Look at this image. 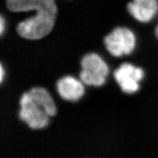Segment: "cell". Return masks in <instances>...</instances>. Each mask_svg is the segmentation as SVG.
Segmentation results:
<instances>
[{
	"mask_svg": "<svg viewBox=\"0 0 158 158\" xmlns=\"http://www.w3.org/2000/svg\"><path fill=\"white\" fill-rule=\"evenodd\" d=\"M127 10L137 21L149 22L158 12V0H133L128 3Z\"/></svg>",
	"mask_w": 158,
	"mask_h": 158,
	"instance_id": "cell-7",
	"label": "cell"
},
{
	"mask_svg": "<svg viewBox=\"0 0 158 158\" xmlns=\"http://www.w3.org/2000/svg\"><path fill=\"white\" fill-rule=\"evenodd\" d=\"M114 78L123 93L133 94L141 89V82L145 77L143 69L131 63L120 64L114 72Z\"/></svg>",
	"mask_w": 158,
	"mask_h": 158,
	"instance_id": "cell-5",
	"label": "cell"
},
{
	"mask_svg": "<svg viewBox=\"0 0 158 158\" xmlns=\"http://www.w3.org/2000/svg\"><path fill=\"white\" fill-rule=\"evenodd\" d=\"M106 49L112 56L121 57L131 54L135 48L134 33L126 27H116L104 38Z\"/></svg>",
	"mask_w": 158,
	"mask_h": 158,
	"instance_id": "cell-4",
	"label": "cell"
},
{
	"mask_svg": "<svg viewBox=\"0 0 158 158\" xmlns=\"http://www.w3.org/2000/svg\"><path fill=\"white\" fill-rule=\"evenodd\" d=\"M19 117L29 128L34 130L46 128L50 118L56 115L57 106L46 89L31 87L21 94L19 99Z\"/></svg>",
	"mask_w": 158,
	"mask_h": 158,
	"instance_id": "cell-2",
	"label": "cell"
},
{
	"mask_svg": "<svg viewBox=\"0 0 158 158\" xmlns=\"http://www.w3.org/2000/svg\"><path fill=\"white\" fill-rule=\"evenodd\" d=\"M6 76V72L5 68H4L3 64H0V82L1 84H2L4 82V79L5 78Z\"/></svg>",
	"mask_w": 158,
	"mask_h": 158,
	"instance_id": "cell-8",
	"label": "cell"
},
{
	"mask_svg": "<svg viewBox=\"0 0 158 158\" xmlns=\"http://www.w3.org/2000/svg\"><path fill=\"white\" fill-rule=\"evenodd\" d=\"M5 30V20L3 16L0 17V34L2 35Z\"/></svg>",
	"mask_w": 158,
	"mask_h": 158,
	"instance_id": "cell-9",
	"label": "cell"
},
{
	"mask_svg": "<svg viewBox=\"0 0 158 158\" xmlns=\"http://www.w3.org/2000/svg\"><path fill=\"white\" fill-rule=\"evenodd\" d=\"M78 78L88 86L100 87L106 84L110 68L106 61L96 53H89L81 60Z\"/></svg>",
	"mask_w": 158,
	"mask_h": 158,
	"instance_id": "cell-3",
	"label": "cell"
},
{
	"mask_svg": "<svg viewBox=\"0 0 158 158\" xmlns=\"http://www.w3.org/2000/svg\"><path fill=\"white\" fill-rule=\"evenodd\" d=\"M156 35H157V37L158 38V25H157V28H156Z\"/></svg>",
	"mask_w": 158,
	"mask_h": 158,
	"instance_id": "cell-10",
	"label": "cell"
},
{
	"mask_svg": "<svg viewBox=\"0 0 158 158\" xmlns=\"http://www.w3.org/2000/svg\"><path fill=\"white\" fill-rule=\"evenodd\" d=\"M6 3L12 12H36L34 16L18 25L17 31L23 38L31 40L42 39L53 29L57 14L54 0H6Z\"/></svg>",
	"mask_w": 158,
	"mask_h": 158,
	"instance_id": "cell-1",
	"label": "cell"
},
{
	"mask_svg": "<svg viewBox=\"0 0 158 158\" xmlns=\"http://www.w3.org/2000/svg\"><path fill=\"white\" fill-rule=\"evenodd\" d=\"M85 86L79 78L67 75L59 78L56 83V89L63 100L76 102L84 98L86 92Z\"/></svg>",
	"mask_w": 158,
	"mask_h": 158,
	"instance_id": "cell-6",
	"label": "cell"
}]
</instances>
